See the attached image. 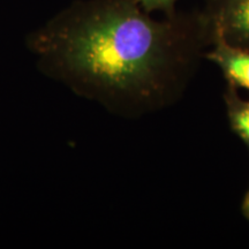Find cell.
<instances>
[{
	"mask_svg": "<svg viewBox=\"0 0 249 249\" xmlns=\"http://www.w3.org/2000/svg\"><path fill=\"white\" fill-rule=\"evenodd\" d=\"M211 42L204 15H171L157 22L133 2H110L43 48L45 70L87 97L124 116H140L178 102Z\"/></svg>",
	"mask_w": 249,
	"mask_h": 249,
	"instance_id": "1",
	"label": "cell"
},
{
	"mask_svg": "<svg viewBox=\"0 0 249 249\" xmlns=\"http://www.w3.org/2000/svg\"><path fill=\"white\" fill-rule=\"evenodd\" d=\"M205 18L211 39L249 51V0H213Z\"/></svg>",
	"mask_w": 249,
	"mask_h": 249,
	"instance_id": "2",
	"label": "cell"
},
{
	"mask_svg": "<svg viewBox=\"0 0 249 249\" xmlns=\"http://www.w3.org/2000/svg\"><path fill=\"white\" fill-rule=\"evenodd\" d=\"M211 43L213 48L205 52L204 58L220 68L227 85L249 90V51L227 44L216 37Z\"/></svg>",
	"mask_w": 249,
	"mask_h": 249,
	"instance_id": "3",
	"label": "cell"
},
{
	"mask_svg": "<svg viewBox=\"0 0 249 249\" xmlns=\"http://www.w3.org/2000/svg\"><path fill=\"white\" fill-rule=\"evenodd\" d=\"M224 102L230 128L247 145L249 150V101L239 96L235 87L227 85L224 92Z\"/></svg>",
	"mask_w": 249,
	"mask_h": 249,
	"instance_id": "4",
	"label": "cell"
},
{
	"mask_svg": "<svg viewBox=\"0 0 249 249\" xmlns=\"http://www.w3.org/2000/svg\"><path fill=\"white\" fill-rule=\"evenodd\" d=\"M176 1L177 0H140V2L147 11H152V9H166V11H171Z\"/></svg>",
	"mask_w": 249,
	"mask_h": 249,
	"instance_id": "5",
	"label": "cell"
},
{
	"mask_svg": "<svg viewBox=\"0 0 249 249\" xmlns=\"http://www.w3.org/2000/svg\"><path fill=\"white\" fill-rule=\"evenodd\" d=\"M241 211H242V214H244L246 219L249 220V191L247 192V194L245 195L244 201H242Z\"/></svg>",
	"mask_w": 249,
	"mask_h": 249,
	"instance_id": "6",
	"label": "cell"
}]
</instances>
